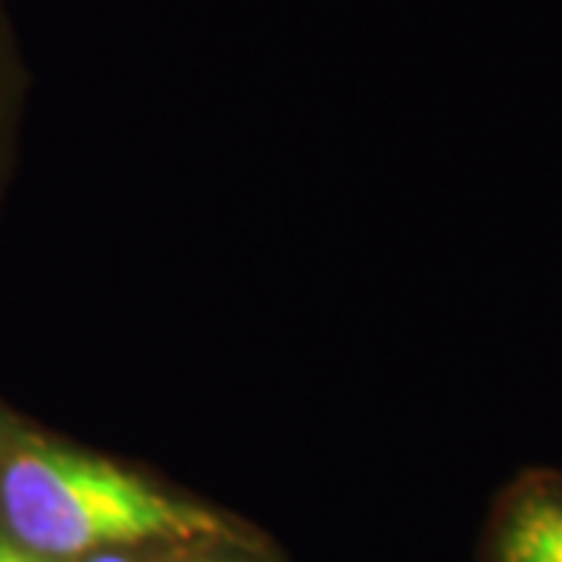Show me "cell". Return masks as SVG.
Listing matches in <instances>:
<instances>
[{
  "instance_id": "6da1fadb",
  "label": "cell",
  "mask_w": 562,
  "mask_h": 562,
  "mask_svg": "<svg viewBox=\"0 0 562 562\" xmlns=\"http://www.w3.org/2000/svg\"><path fill=\"white\" fill-rule=\"evenodd\" d=\"M0 513L22 550L54 560L220 531L213 513L116 462L41 441L22 443L0 465Z\"/></svg>"
},
{
  "instance_id": "7a4b0ae2",
  "label": "cell",
  "mask_w": 562,
  "mask_h": 562,
  "mask_svg": "<svg viewBox=\"0 0 562 562\" xmlns=\"http://www.w3.org/2000/svg\"><path fill=\"white\" fill-rule=\"evenodd\" d=\"M491 562H562V479L535 475L501 503L491 538Z\"/></svg>"
},
{
  "instance_id": "3957f363",
  "label": "cell",
  "mask_w": 562,
  "mask_h": 562,
  "mask_svg": "<svg viewBox=\"0 0 562 562\" xmlns=\"http://www.w3.org/2000/svg\"><path fill=\"white\" fill-rule=\"evenodd\" d=\"M0 562H41L35 553L29 550H16V547H0Z\"/></svg>"
},
{
  "instance_id": "277c9868",
  "label": "cell",
  "mask_w": 562,
  "mask_h": 562,
  "mask_svg": "<svg viewBox=\"0 0 562 562\" xmlns=\"http://www.w3.org/2000/svg\"><path fill=\"white\" fill-rule=\"evenodd\" d=\"M91 562H132V560H125V557H120V553H98Z\"/></svg>"
}]
</instances>
